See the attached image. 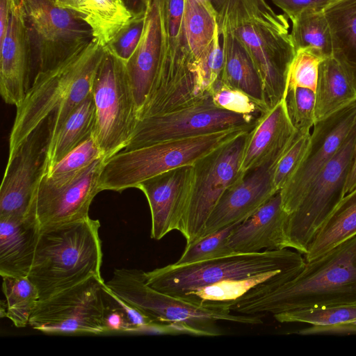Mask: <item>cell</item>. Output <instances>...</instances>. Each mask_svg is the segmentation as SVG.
<instances>
[{
	"mask_svg": "<svg viewBox=\"0 0 356 356\" xmlns=\"http://www.w3.org/2000/svg\"><path fill=\"white\" fill-rule=\"evenodd\" d=\"M105 48L96 38L56 66L38 71L24 99L17 106L9 137L8 158L28 136L51 116L50 137L91 94Z\"/></svg>",
	"mask_w": 356,
	"mask_h": 356,
	"instance_id": "obj_1",
	"label": "cell"
},
{
	"mask_svg": "<svg viewBox=\"0 0 356 356\" xmlns=\"http://www.w3.org/2000/svg\"><path fill=\"white\" fill-rule=\"evenodd\" d=\"M356 303V235L305 261L293 278L230 308L238 314L272 315L294 309Z\"/></svg>",
	"mask_w": 356,
	"mask_h": 356,
	"instance_id": "obj_2",
	"label": "cell"
},
{
	"mask_svg": "<svg viewBox=\"0 0 356 356\" xmlns=\"http://www.w3.org/2000/svg\"><path fill=\"white\" fill-rule=\"evenodd\" d=\"M100 222L87 217L40 228L33 262L28 278L38 289L40 300L92 275L101 276Z\"/></svg>",
	"mask_w": 356,
	"mask_h": 356,
	"instance_id": "obj_3",
	"label": "cell"
},
{
	"mask_svg": "<svg viewBox=\"0 0 356 356\" xmlns=\"http://www.w3.org/2000/svg\"><path fill=\"white\" fill-rule=\"evenodd\" d=\"M106 286L122 300L148 316L167 334L215 337L221 334L218 321L262 324L261 314H234L219 308L200 307L149 286L145 271L115 269Z\"/></svg>",
	"mask_w": 356,
	"mask_h": 356,
	"instance_id": "obj_4",
	"label": "cell"
},
{
	"mask_svg": "<svg viewBox=\"0 0 356 356\" xmlns=\"http://www.w3.org/2000/svg\"><path fill=\"white\" fill-rule=\"evenodd\" d=\"M251 129L235 128L205 135L159 142L121 150L105 159L100 174L101 191H122L170 170L193 165L214 149Z\"/></svg>",
	"mask_w": 356,
	"mask_h": 356,
	"instance_id": "obj_5",
	"label": "cell"
},
{
	"mask_svg": "<svg viewBox=\"0 0 356 356\" xmlns=\"http://www.w3.org/2000/svg\"><path fill=\"white\" fill-rule=\"evenodd\" d=\"M304 256L289 248L259 252L234 253L187 264H172L145 272L147 284L179 298L222 281L243 279L277 270L301 269Z\"/></svg>",
	"mask_w": 356,
	"mask_h": 356,
	"instance_id": "obj_6",
	"label": "cell"
},
{
	"mask_svg": "<svg viewBox=\"0 0 356 356\" xmlns=\"http://www.w3.org/2000/svg\"><path fill=\"white\" fill-rule=\"evenodd\" d=\"M184 13V0H163L161 62L146 103L153 113L184 108L204 97L186 39Z\"/></svg>",
	"mask_w": 356,
	"mask_h": 356,
	"instance_id": "obj_7",
	"label": "cell"
},
{
	"mask_svg": "<svg viewBox=\"0 0 356 356\" xmlns=\"http://www.w3.org/2000/svg\"><path fill=\"white\" fill-rule=\"evenodd\" d=\"M91 94L96 113L93 136L107 159L127 146L138 123V111L124 63L106 50Z\"/></svg>",
	"mask_w": 356,
	"mask_h": 356,
	"instance_id": "obj_8",
	"label": "cell"
},
{
	"mask_svg": "<svg viewBox=\"0 0 356 356\" xmlns=\"http://www.w3.org/2000/svg\"><path fill=\"white\" fill-rule=\"evenodd\" d=\"M355 144L356 127L323 168L296 210L288 215L285 227L287 248L306 254L317 232L345 196Z\"/></svg>",
	"mask_w": 356,
	"mask_h": 356,
	"instance_id": "obj_9",
	"label": "cell"
},
{
	"mask_svg": "<svg viewBox=\"0 0 356 356\" xmlns=\"http://www.w3.org/2000/svg\"><path fill=\"white\" fill-rule=\"evenodd\" d=\"M248 131L214 149L193 165L191 192L178 229L186 243L201 237L207 221L221 196L244 176L241 163Z\"/></svg>",
	"mask_w": 356,
	"mask_h": 356,
	"instance_id": "obj_10",
	"label": "cell"
},
{
	"mask_svg": "<svg viewBox=\"0 0 356 356\" xmlns=\"http://www.w3.org/2000/svg\"><path fill=\"white\" fill-rule=\"evenodd\" d=\"M17 1L38 71L56 66L93 38L91 28L75 11L56 6L48 0Z\"/></svg>",
	"mask_w": 356,
	"mask_h": 356,
	"instance_id": "obj_11",
	"label": "cell"
},
{
	"mask_svg": "<svg viewBox=\"0 0 356 356\" xmlns=\"http://www.w3.org/2000/svg\"><path fill=\"white\" fill-rule=\"evenodd\" d=\"M104 286L102 276L92 275L39 300L29 325L35 330L47 333H104Z\"/></svg>",
	"mask_w": 356,
	"mask_h": 356,
	"instance_id": "obj_12",
	"label": "cell"
},
{
	"mask_svg": "<svg viewBox=\"0 0 356 356\" xmlns=\"http://www.w3.org/2000/svg\"><path fill=\"white\" fill-rule=\"evenodd\" d=\"M257 119L218 108L210 97L184 108L140 119L123 149L235 128L252 129Z\"/></svg>",
	"mask_w": 356,
	"mask_h": 356,
	"instance_id": "obj_13",
	"label": "cell"
},
{
	"mask_svg": "<svg viewBox=\"0 0 356 356\" xmlns=\"http://www.w3.org/2000/svg\"><path fill=\"white\" fill-rule=\"evenodd\" d=\"M51 124V115L8 158L0 188V218H36L37 193L47 169Z\"/></svg>",
	"mask_w": 356,
	"mask_h": 356,
	"instance_id": "obj_14",
	"label": "cell"
},
{
	"mask_svg": "<svg viewBox=\"0 0 356 356\" xmlns=\"http://www.w3.org/2000/svg\"><path fill=\"white\" fill-rule=\"evenodd\" d=\"M355 127L356 101L314 123L304 158L280 191L282 207L288 215L296 210L323 168Z\"/></svg>",
	"mask_w": 356,
	"mask_h": 356,
	"instance_id": "obj_15",
	"label": "cell"
},
{
	"mask_svg": "<svg viewBox=\"0 0 356 356\" xmlns=\"http://www.w3.org/2000/svg\"><path fill=\"white\" fill-rule=\"evenodd\" d=\"M105 158L73 175L43 176L37 193L35 217L40 228L89 217L91 202L101 191L100 174Z\"/></svg>",
	"mask_w": 356,
	"mask_h": 356,
	"instance_id": "obj_16",
	"label": "cell"
},
{
	"mask_svg": "<svg viewBox=\"0 0 356 356\" xmlns=\"http://www.w3.org/2000/svg\"><path fill=\"white\" fill-rule=\"evenodd\" d=\"M232 33L252 57L272 108L284 98L288 71L296 53L290 33L256 23L244 24Z\"/></svg>",
	"mask_w": 356,
	"mask_h": 356,
	"instance_id": "obj_17",
	"label": "cell"
},
{
	"mask_svg": "<svg viewBox=\"0 0 356 356\" xmlns=\"http://www.w3.org/2000/svg\"><path fill=\"white\" fill-rule=\"evenodd\" d=\"M193 165H184L148 179L136 187L146 196L151 213V238L161 240L179 229L188 200Z\"/></svg>",
	"mask_w": 356,
	"mask_h": 356,
	"instance_id": "obj_18",
	"label": "cell"
},
{
	"mask_svg": "<svg viewBox=\"0 0 356 356\" xmlns=\"http://www.w3.org/2000/svg\"><path fill=\"white\" fill-rule=\"evenodd\" d=\"M274 164L245 173L229 187L211 211L201 237L245 221L277 193L272 184Z\"/></svg>",
	"mask_w": 356,
	"mask_h": 356,
	"instance_id": "obj_19",
	"label": "cell"
},
{
	"mask_svg": "<svg viewBox=\"0 0 356 356\" xmlns=\"http://www.w3.org/2000/svg\"><path fill=\"white\" fill-rule=\"evenodd\" d=\"M33 56L22 6L13 0L8 29L0 43V92L3 101L18 106L29 88Z\"/></svg>",
	"mask_w": 356,
	"mask_h": 356,
	"instance_id": "obj_20",
	"label": "cell"
},
{
	"mask_svg": "<svg viewBox=\"0 0 356 356\" xmlns=\"http://www.w3.org/2000/svg\"><path fill=\"white\" fill-rule=\"evenodd\" d=\"M297 133L283 98L262 113L248 132L241 163L242 172L275 163Z\"/></svg>",
	"mask_w": 356,
	"mask_h": 356,
	"instance_id": "obj_21",
	"label": "cell"
},
{
	"mask_svg": "<svg viewBox=\"0 0 356 356\" xmlns=\"http://www.w3.org/2000/svg\"><path fill=\"white\" fill-rule=\"evenodd\" d=\"M162 2L147 0L142 36L134 53L124 64L138 113L149 97L160 65Z\"/></svg>",
	"mask_w": 356,
	"mask_h": 356,
	"instance_id": "obj_22",
	"label": "cell"
},
{
	"mask_svg": "<svg viewBox=\"0 0 356 356\" xmlns=\"http://www.w3.org/2000/svg\"><path fill=\"white\" fill-rule=\"evenodd\" d=\"M287 218L278 191L250 218L235 226L227 245L229 254L287 248L285 237Z\"/></svg>",
	"mask_w": 356,
	"mask_h": 356,
	"instance_id": "obj_23",
	"label": "cell"
},
{
	"mask_svg": "<svg viewBox=\"0 0 356 356\" xmlns=\"http://www.w3.org/2000/svg\"><path fill=\"white\" fill-rule=\"evenodd\" d=\"M302 269L277 270L243 279L222 281L191 291L179 298L200 307L230 311L239 302L263 295L290 280Z\"/></svg>",
	"mask_w": 356,
	"mask_h": 356,
	"instance_id": "obj_24",
	"label": "cell"
},
{
	"mask_svg": "<svg viewBox=\"0 0 356 356\" xmlns=\"http://www.w3.org/2000/svg\"><path fill=\"white\" fill-rule=\"evenodd\" d=\"M40 234L35 218H0V274L28 277Z\"/></svg>",
	"mask_w": 356,
	"mask_h": 356,
	"instance_id": "obj_25",
	"label": "cell"
},
{
	"mask_svg": "<svg viewBox=\"0 0 356 356\" xmlns=\"http://www.w3.org/2000/svg\"><path fill=\"white\" fill-rule=\"evenodd\" d=\"M315 95L317 122L356 101V72L332 55L319 66Z\"/></svg>",
	"mask_w": 356,
	"mask_h": 356,
	"instance_id": "obj_26",
	"label": "cell"
},
{
	"mask_svg": "<svg viewBox=\"0 0 356 356\" xmlns=\"http://www.w3.org/2000/svg\"><path fill=\"white\" fill-rule=\"evenodd\" d=\"M223 51L221 81L268 105L263 83L249 52L232 32H220Z\"/></svg>",
	"mask_w": 356,
	"mask_h": 356,
	"instance_id": "obj_27",
	"label": "cell"
},
{
	"mask_svg": "<svg viewBox=\"0 0 356 356\" xmlns=\"http://www.w3.org/2000/svg\"><path fill=\"white\" fill-rule=\"evenodd\" d=\"M219 31L232 32L238 26L256 23L289 31L288 17L276 13L266 0H211Z\"/></svg>",
	"mask_w": 356,
	"mask_h": 356,
	"instance_id": "obj_28",
	"label": "cell"
},
{
	"mask_svg": "<svg viewBox=\"0 0 356 356\" xmlns=\"http://www.w3.org/2000/svg\"><path fill=\"white\" fill-rule=\"evenodd\" d=\"M95 121V106L90 94L70 114L57 132L49 137L47 171L93 134Z\"/></svg>",
	"mask_w": 356,
	"mask_h": 356,
	"instance_id": "obj_29",
	"label": "cell"
},
{
	"mask_svg": "<svg viewBox=\"0 0 356 356\" xmlns=\"http://www.w3.org/2000/svg\"><path fill=\"white\" fill-rule=\"evenodd\" d=\"M356 235V187L338 203L317 232L305 254V261L324 254Z\"/></svg>",
	"mask_w": 356,
	"mask_h": 356,
	"instance_id": "obj_30",
	"label": "cell"
},
{
	"mask_svg": "<svg viewBox=\"0 0 356 356\" xmlns=\"http://www.w3.org/2000/svg\"><path fill=\"white\" fill-rule=\"evenodd\" d=\"M332 56L356 72V0H331L323 8Z\"/></svg>",
	"mask_w": 356,
	"mask_h": 356,
	"instance_id": "obj_31",
	"label": "cell"
},
{
	"mask_svg": "<svg viewBox=\"0 0 356 356\" xmlns=\"http://www.w3.org/2000/svg\"><path fill=\"white\" fill-rule=\"evenodd\" d=\"M83 19L105 46L133 17L124 0H82Z\"/></svg>",
	"mask_w": 356,
	"mask_h": 356,
	"instance_id": "obj_32",
	"label": "cell"
},
{
	"mask_svg": "<svg viewBox=\"0 0 356 356\" xmlns=\"http://www.w3.org/2000/svg\"><path fill=\"white\" fill-rule=\"evenodd\" d=\"M104 333L113 332H146L165 334L148 316L130 305L106 285L103 289Z\"/></svg>",
	"mask_w": 356,
	"mask_h": 356,
	"instance_id": "obj_33",
	"label": "cell"
},
{
	"mask_svg": "<svg viewBox=\"0 0 356 356\" xmlns=\"http://www.w3.org/2000/svg\"><path fill=\"white\" fill-rule=\"evenodd\" d=\"M322 8L307 10L292 21L290 35L296 50L307 49L327 58L332 55V44Z\"/></svg>",
	"mask_w": 356,
	"mask_h": 356,
	"instance_id": "obj_34",
	"label": "cell"
},
{
	"mask_svg": "<svg viewBox=\"0 0 356 356\" xmlns=\"http://www.w3.org/2000/svg\"><path fill=\"white\" fill-rule=\"evenodd\" d=\"M2 277V291L6 299V316L15 326L26 327L40 300L38 289L26 277Z\"/></svg>",
	"mask_w": 356,
	"mask_h": 356,
	"instance_id": "obj_35",
	"label": "cell"
},
{
	"mask_svg": "<svg viewBox=\"0 0 356 356\" xmlns=\"http://www.w3.org/2000/svg\"><path fill=\"white\" fill-rule=\"evenodd\" d=\"M184 24L196 62L213 40L217 26L216 14L199 0H184Z\"/></svg>",
	"mask_w": 356,
	"mask_h": 356,
	"instance_id": "obj_36",
	"label": "cell"
},
{
	"mask_svg": "<svg viewBox=\"0 0 356 356\" xmlns=\"http://www.w3.org/2000/svg\"><path fill=\"white\" fill-rule=\"evenodd\" d=\"M280 323L329 325L356 319V303L294 309L273 314Z\"/></svg>",
	"mask_w": 356,
	"mask_h": 356,
	"instance_id": "obj_37",
	"label": "cell"
},
{
	"mask_svg": "<svg viewBox=\"0 0 356 356\" xmlns=\"http://www.w3.org/2000/svg\"><path fill=\"white\" fill-rule=\"evenodd\" d=\"M236 225L218 230L186 243L182 254L174 264H187L230 254L227 245Z\"/></svg>",
	"mask_w": 356,
	"mask_h": 356,
	"instance_id": "obj_38",
	"label": "cell"
},
{
	"mask_svg": "<svg viewBox=\"0 0 356 356\" xmlns=\"http://www.w3.org/2000/svg\"><path fill=\"white\" fill-rule=\"evenodd\" d=\"M211 97L218 108L255 118L270 108L247 93L229 86L222 81L213 89Z\"/></svg>",
	"mask_w": 356,
	"mask_h": 356,
	"instance_id": "obj_39",
	"label": "cell"
},
{
	"mask_svg": "<svg viewBox=\"0 0 356 356\" xmlns=\"http://www.w3.org/2000/svg\"><path fill=\"white\" fill-rule=\"evenodd\" d=\"M223 51L217 24L213 40L195 62L198 82L204 93L211 97L216 85L221 81Z\"/></svg>",
	"mask_w": 356,
	"mask_h": 356,
	"instance_id": "obj_40",
	"label": "cell"
},
{
	"mask_svg": "<svg viewBox=\"0 0 356 356\" xmlns=\"http://www.w3.org/2000/svg\"><path fill=\"white\" fill-rule=\"evenodd\" d=\"M102 158L105 157L92 134L49 168L45 175L55 178L73 175L87 168Z\"/></svg>",
	"mask_w": 356,
	"mask_h": 356,
	"instance_id": "obj_41",
	"label": "cell"
},
{
	"mask_svg": "<svg viewBox=\"0 0 356 356\" xmlns=\"http://www.w3.org/2000/svg\"><path fill=\"white\" fill-rule=\"evenodd\" d=\"M325 59L307 49L296 50L288 71L286 91L305 88L316 92L319 66Z\"/></svg>",
	"mask_w": 356,
	"mask_h": 356,
	"instance_id": "obj_42",
	"label": "cell"
},
{
	"mask_svg": "<svg viewBox=\"0 0 356 356\" xmlns=\"http://www.w3.org/2000/svg\"><path fill=\"white\" fill-rule=\"evenodd\" d=\"M284 99L289 118L298 131H310L315 120V92L305 88L286 91Z\"/></svg>",
	"mask_w": 356,
	"mask_h": 356,
	"instance_id": "obj_43",
	"label": "cell"
},
{
	"mask_svg": "<svg viewBox=\"0 0 356 356\" xmlns=\"http://www.w3.org/2000/svg\"><path fill=\"white\" fill-rule=\"evenodd\" d=\"M310 131H298L288 148L275 163L272 172V184L280 191L299 166L307 150Z\"/></svg>",
	"mask_w": 356,
	"mask_h": 356,
	"instance_id": "obj_44",
	"label": "cell"
},
{
	"mask_svg": "<svg viewBox=\"0 0 356 356\" xmlns=\"http://www.w3.org/2000/svg\"><path fill=\"white\" fill-rule=\"evenodd\" d=\"M145 10L134 12L133 17L105 45V49L124 64L129 60L142 36Z\"/></svg>",
	"mask_w": 356,
	"mask_h": 356,
	"instance_id": "obj_45",
	"label": "cell"
},
{
	"mask_svg": "<svg viewBox=\"0 0 356 356\" xmlns=\"http://www.w3.org/2000/svg\"><path fill=\"white\" fill-rule=\"evenodd\" d=\"M291 22L303 12L323 8L331 0H270Z\"/></svg>",
	"mask_w": 356,
	"mask_h": 356,
	"instance_id": "obj_46",
	"label": "cell"
},
{
	"mask_svg": "<svg viewBox=\"0 0 356 356\" xmlns=\"http://www.w3.org/2000/svg\"><path fill=\"white\" fill-rule=\"evenodd\" d=\"M297 333L301 335L356 334V319L329 325H311Z\"/></svg>",
	"mask_w": 356,
	"mask_h": 356,
	"instance_id": "obj_47",
	"label": "cell"
},
{
	"mask_svg": "<svg viewBox=\"0 0 356 356\" xmlns=\"http://www.w3.org/2000/svg\"><path fill=\"white\" fill-rule=\"evenodd\" d=\"M13 0H0V43L3 41L9 22Z\"/></svg>",
	"mask_w": 356,
	"mask_h": 356,
	"instance_id": "obj_48",
	"label": "cell"
},
{
	"mask_svg": "<svg viewBox=\"0 0 356 356\" xmlns=\"http://www.w3.org/2000/svg\"><path fill=\"white\" fill-rule=\"evenodd\" d=\"M56 6L79 13L83 19L82 0H48Z\"/></svg>",
	"mask_w": 356,
	"mask_h": 356,
	"instance_id": "obj_49",
	"label": "cell"
},
{
	"mask_svg": "<svg viewBox=\"0 0 356 356\" xmlns=\"http://www.w3.org/2000/svg\"><path fill=\"white\" fill-rule=\"evenodd\" d=\"M356 187V144L355 149V154L352 163L351 168L350 170L346 185L344 187V194H347L350 192Z\"/></svg>",
	"mask_w": 356,
	"mask_h": 356,
	"instance_id": "obj_50",
	"label": "cell"
},
{
	"mask_svg": "<svg viewBox=\"0 0 356 356\" xmlns=\"http://www.w3.org/2000/svg\"><path fill=\"white\" fill-rule=\"evenodd\" d=\"M131 6L136 9V11L145 10L147 0H130Z\"/></svg>",
	"mask_w": 356,
	"mask_h": 356,
	"instance_id": "obj_51",
	"label": "cell"
},
{
	"mask_svg": "<svg viewBox=\"0 0 356 356\" xmlns=\"http://www.w3.org/2000/svg\"><path fill=\"white\" fill-rule=\"evenodd\" d=\"M207 8L215 13V11L211 5V0H199ZM216 14V13H215Z\"/></svg>",
	"mask_w": 356,
	"mask_h": 356,
	"instance_id": "obj_52",
	"label": "cell"
}]
</instances>
